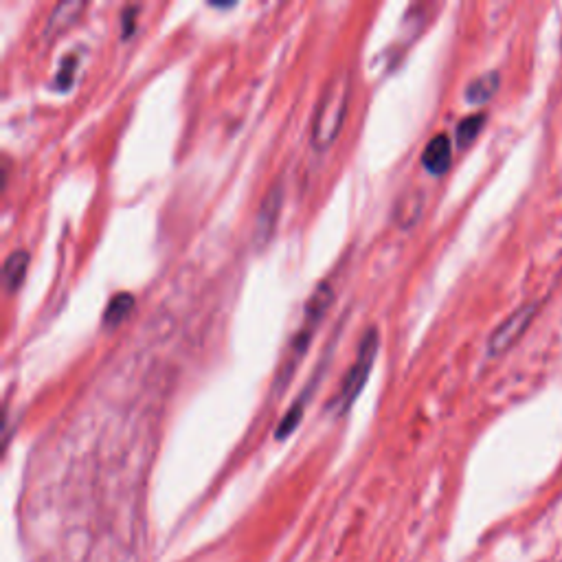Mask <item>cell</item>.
I'll return each instance as SVG.
<instances>
[{
    "mask_svg": "<svg viewBox=\"0 0 562 562\" xmlns=\"http://www.w3.org/2000/svg\"><path fill=\"white\" fill-rule=\"evenodd\" d=\"M334 303V286L332 281H321V284L310 292V297L306 301V308H303V321H301V328L292 336V341L286 350L284 361L279 363L277 369V376L273 382V389L275 393H284L286 387L290 385L292 376H295L297 367L301 365L303 358H306L314 334H317L319 325L323 321L325 314H328L330 306Z\"/></svg>",
    "mask_w": 562,
    "mask_h": 562,
    "instance_id": "obj_1",
    "label": "cell"
},
{
    "mask_svg": "<svg viewBox=\"0 0 562 562\" xmlns=\"http://www.w3.org/2000/svg\"><path fill=\"white\" fill-rule=\"evenodd\" d=\"M352 97V73L339 71L321 91L317 106H314L310 141L317 150H328L339 139L345 126L347 110H350Z\"/></svg>",
    "mask_w": 562,
    "mask_h": 562,
    "instance_id": "obj_2",
    "label": "cell"
},
{
    "mask_svg": "<svg viewBox=\"0 0 562 562\" xmlns=\"http://www.w3.org/2000/svg\"><path fill=\"white\" fill-rule=\"evenodd\" d=\"M378 347H380V336L376 328H369L363 339L361 345H358V352L354 363L347 369V374L341 380V387L339 393H336V398L330 402V407L339 413H345L347 409L352 407L354 400L361 396L363 389H365V382L372 374V367L376 363V356H378Z\"/></svg>",
    "mask_w": 562,
    "mask_h": 562,
    "instance_id": "obj_3",
    "label": "cell"
},
{
    "mask_svg": "<svg viewBox=\"0 0 562 562\" xmlns=\"http://www.w3.org/2000/svg\"><path fill=\"white\" fill-rule=\"evenodd\" d=\"M541 312V301H527L523 306L516 308L508 319H503L488 339V354L501 356L510 352L512 347L523 339V334L530 330V325Z\"/></svg>",
    "mask_w": 562,
    "mask_h": 562,
    "instance_id": "obj_4",
    "label": "cell"
},
{
    "mask_svg": "<svg viewBox=\"0 0 562 562\" xmlns=\"http://www.w3.org/2000/svg\"><path fill=\"white\" fill-rule=\"evenodd\" d=\"M281 207H284V183L277 181L266 191L262 205L257 209L255 224H253V240L257 246H266L268 240L273 238Z\"/></svg>",
    "mask_w": 562,
    "mask_h": 562,
    "instance_id": "obj_5",
    "label": "cell"
},
{
    "mask_svg": "<svg viewBox=\"0 0 562 562\" xmlns=\"http://www.w3.org/2000/svg\"><path fill=\"white\" fill-rule=\"evenodd\" d=\"M453 161V143L446 134H435V137L426 143L422 152V167L433 176H442L448 172Z\"/></svg>",
    "mask_w": 562,
    "mask_h": 562,
    "instance_id": "obj_6",
    "label": "cell"
},
{
    "mask_svg": "<svg viewBox=\"0 0 562 562\" xmlns=\"http://www.w3.org/2000/svg\"><path fill=\"white\" fill-rule=\"evenodd\" d=\"M86 9H88V3H84V0H64V3H58L49 14L47 27H44V36L58 38L60 33L71 29L75 22L80 20V16Z\"/></svg>",
    "mask_w": 562,
    "mask_h": 562,
    "instance_id": "obj_7",
    "label": "cell"
},
{
    "mask_svg": "<svg viewBox=\"0 0 562 562\" xmlns=\"http://www.w3.org/2000/svg\"><path fill=\"white\" fill-rule=\"evenodd\" d=\"M422 209H424V191L420 189L404 191V194L398 198L396 207H393V218H396L402 229H409L420 220Z\"/></svg>",
    "mask_w": 562,
    "mask_h": 562,
    "instance_id": "obj_8",
    "label": "cell"
},
{
    "mask_svg": "<svg viewBox=\"0 0 562 562\" xmlns=\"http://www.w3.org/2000/svg\"><path fill=\"white\" fill-rule=\"evenodd\" d=\"M501 86V73L499 71H488L479 77H475L468 86H466V99L468 104L472 106H483L497 95Z\"/></svg>",
    "mask_w": 562,
    "mask_h": 562,
    "instance_id": "obj_9",
    "label": "cell"
},
{
    "mask_svg": "<svg viewBox=\"0 0 562 562\" xmlns=\"http://www.w3.org/2000/svg\"><path fill=\"white\" fill-rule=\"evenodd\" d=\"M29 264H31V255L25 249L11 251L7 255V260L3 264V281L7 290H18L22 286V281H25L29 271Z\"/></svg>",
    "mask_w": 562,
    "mask_h": 562,
    "instance_id": "obj_10",
    "label": "cell"
},
{
    "mask_svg": "<svg viewBox=\"0 0 562 562\" xmlns=\"http://www.w3.org/2000/svg\"><path fill=\"white\" fill-rule=\"evenodd\" d=\"M132 310H134V297L130 292H119V295L110 299L108 308L104 310V325L115 328V325L126 319Z\"/></svg>",
    "mask_w": 562,
    "mask_h": 562,
    "instance_id": "obj_11",
    "label": "cell"
},
{
    "mask_svg": "<svg viewBox=\"0 0 562 562\" xmlns=\"http://www.w3.org/2000/svg\"><path fill=\"white\" fill-rule=\"evenodd\" d=\"M483 123H486V115H483V112H477V115H468L457 123L455 139H457L459 148H468V145L479 137V132L483 130Z\"/></svg>",
    "mask_w": 562,
    "mask_h": 562,
    "instance_id": "obj_12",
    "label": "cell"
},
{
    "mask_svg": "<svg viewBox=\"0 0 562 562\" xmlns=\"http://www.w3.org/2000/svg\"><path fill=\"white\" fill-rule=\"evenodd\" d=\"M303 409H306V404H303L301 400H297L295 404H292V407L288 409V413L284 415V420H281L279 426H277V431H275L277 440H286V437L297 429L301 418H303Z\"/></svg>",
    "mask_w": 562,
    "mask_h": 562,
    "instance_id": "obj_13",
    "label": "cell"
},
{
    "mask_svg": "<svg viewBox=\"0 0 562 562\" xmlns=\"http://www.w3.org/2000/svg\"><path fill=\"white\" fill-rule=\"evenodd\" d=\"M75 66H77V58H69L62 64V71L58 75V86L66 88L73 82V75H75Z\"/></svg>",
    "mask_w": 562,
    "mask_h": 562,
    "instance_id": "obj_14",
    "label": "cell"
}]
</instances>
